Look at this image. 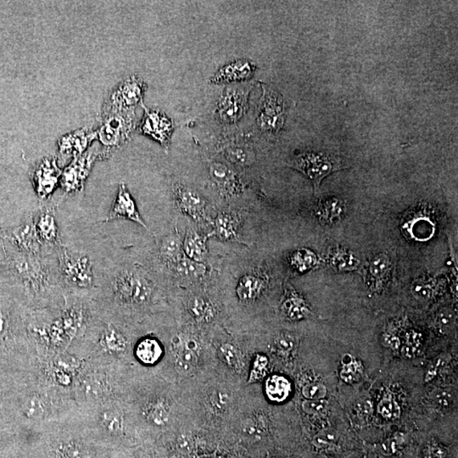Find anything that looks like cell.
Instances as JSON below:
<instances>
[{"mask_svg": "<svg viewBox=\"0 0 458 458\" xmlns=\"http://www.w3.org/2000/svg\"><path fill=\"white\" fill-rule=\"evenodd\" d=\"M36 373L20 380L16 386L12 400L16 427L30 428L54 423L77 407L72 391L44 382Z\"/></svg>", "mask_w": 458, "mask_h": 458, "instance_id": "obj_1", "label": "cell"}, {"mask_svg": "<svg viewBox=\"0 0 458 458\" xmlns=\"http://www.w3.org/2000/svg\"><path fill=\"white\" fill-rule=\"evenodd\" d=\"M135 129L134 110H102L97 137L105 150L102 155L112 153L129 140Z\"/></svg>", "mask_w": 458, "mask_h": 458, "instance_id": "obj_2", "label": "cell"}, {"mask_svg": "<svg viewBox=\"0 0 458 458\" xmlns=\"http://www.w3.org/2000/svg\"><path fill=\"white\" fill-rule=\"evenodd\" d=\"M152 294V284L138 273L122 272L113 281L112 296L117 304L141 308L150 303Z\"/></svg>", "mask_w": 458, "mask_h": 458, "instance_id": "obj_3", "label": "cell"}, {"mask_svg": "<svg viewBox=\"0 0 458 458\" xmlns=\"http://www.w3.org/2000/svg\"><path fill=\"white\" fill-rule=\"evenodd\" d=\"M286 165L308 178L313 183L315 192L320 187L322 180L329 174L346 167L341 159L322 152L297 155Z\"/></svg>", "mask_w": 458, "mask_h": 458, "instance_id": "obj_4", "label": "cell"}, {"mask_svg": "<svg viewBox=\"0 0 458 458\" xmlns=\"http://www.w3.org/2000/svg\"><path fill=\"white\" fill-rule=\"evenodd\" d=\"M10 263L12 272L31 294L39 296L46 290L48 285V272L38 256L20 251L12 257Z\"/></svg>", "mask_w": 458, "mask_h": 458, "instance_id": "obj_5", "label": "cell"}, {"mask_svg": "<svg viewBox=\"0 0 458 458\" xmlns=\"http://www.w3.org/2000/svg\"><path fill=\"white\" fill-rule=\"evenodd\" d=\"M284 122V98L275 90L265 89L256 115V124L259 130L263 133H277L283 129Z\"/></svg>", "mask_w": 458, "mask_h": 458, "instance_id": "obj_6", "label": "cell"}, {"mask_svg": "<svg viewBox=\"0 0 458 458\" xmlns=\"http://www.w3.org/2000/svg\"><path fill=\"white\" fill-rule=\"evenodd\" d=\"M147 85L142 77L133 75L121 81L110 92L102 110H134L142 103Z\"/></svg>", "mask_w": 458, "mask_h": 458, "instance_id": "obj_7", "label": "cell"}, {"mask_svg": "<svg viewBox=\"0 0 458 458\" xmlns=\"http://www.w3.org/2000/svg\"><path fill=\"white\" fill-rule=\"evenodd\" d=\"M60 266L67 284L81 289L93 287L95 277L87 256L63 251L60 256Z\"/></svg>", "mask_w": 458, "mask_h": 458, "instance_id": "obj_8", "label": "cell"}, {"mask_svg": "<svg viewBox=\"0 0 458 458\" xmlns=\"http://www.w3.org/2000/svg\"><path fill=\"white\" fill-rule=\"evenodd\" d=\"M249 89L227 88L216 101V119L223 124H237L248 109Z\"/></svg>", "mask_w": 458, "mask_h": 458, "instance_id": "obj_9", "label": "cell"}, {"mask_svg": "<svg viewBox=\"0 0 458 458\" xmlns=\"http://www.w3.org/2000/svg\"><path fill=\"white\" fill-rule=\"evenodd\" d=\"M102 155L97 149H89L73 161L63 171L60 185L65 193H77L84 189L86 179L89 177L93 163Z\"/></svg>", "mask_w": 458, "mask_h": 458, "instance_id": "obj_10", "label": "cell"}, {"mask_svg": "<svg viewBox=\"0 0 458 458\" xmlns=\"http://www.w3.org/2000/svg\"><path fill=\"white\" fill-rule=\"evenodd\" d=\"M145 115L140 122V132L157 141L169 150L174 131L173 120L159 110L144 107Z\"/></svg>", "mask_w": 458, "mask_h": 458, "instance_id": "obj_11", "label": "cell"}, {"mask_svg": "<svg viewBox=\"0 0 458 458\" xmlns=\"http://www.w3.org/2000/svg\"><path fill=\"white\" fill-rule=\"evenodd\" d=\"M63 171L55 157L44 158L36 166L32 180L37 195L42 199L51 197L60 180Z\"/></svg>", "mask_w": 458, "mask_h": 458, "instance_id": "obj_12", "label": "cell"}, {"mask_svg": "<svg viewBox=\"0 0 458 458\" xmlns=\"http://www.w3.org/2000/svg\"><path fill=\"white\" fill-rule=\"evenodd\" d=\"M1 233L20 251L34 256H38L40 252L42 240L39 238L34 218H30L15 228L2 229Z\"/></svg>", "mask_w": 458, "mask_h": 458, "instance_id": "obj_13", "label": "cell"}, {"mask_svg": "<svg viewBox=\"0 0 458 458\" xmlns=\"http://www.w3.org/2000/svg\"><path fill=\"white\" fill-rule=\"evenodd\" d=\"M174 195L178 209L192 218L199 220L206 216V200L197 191L177 183L174 185Z\"/></svg>", "mask_w": 458, "mask_h": 458, "instance_id": "obj_14", "label": "cell"}, {"mask_svg": "<svg viewBox=\"0 0 458 458\" xmlns=\"http://www.w3.org/2000/svg\"><path fill=\"white\" fill-rule=\"evenodd\" d=\"M115 219H128L133 221V222L141 225L142 227L149 230L148 226H147L145 221L143 220L140 211H138L136 204H135L132 195H131L128 188H126L124 183H121L119 186L117 198L115 199L113 207L106 221L109 222V221Z\"/></svg>", "mask_w": 458, "mask_h": 458, "instance_id": "obj_15", "label": "cell"}, {"mask_svg": "<svg viewBox=\"0 0 458 458\" xmlns=\"http://www.w3.org/2000/svg\"><path fill=\"white\" fill-rule=\"evenodd\" d=\"M210 175L216 189L224 197H232L243 190V183L239 176L223 163L215 162L211 164Z\"/></svg>", "mask_w": 458, "mask_h": 458, "instance_id": "obj_16", "label": "cell"}, {"mask_svg": "<svg viewBox=\"0 0 458 458\" xmlns=\"http://www.w3.org/2000/svg\"><path fill=\"white\" fill-rule=\"evenodd\" d=\"M256 67L249 60H237L221 67L211 77L212 84H230L251 79Z\"/></svg>", "mask_w": 458, "mask_h": 458, "instance_id": "obj_17", "label": "cell"}, {"mask_svg": "<svg viewBox=\"0 0 458 458\" xmlns=\"http://www.w3.org/2000/svg\"><path fill=\"white\" fill-rule=\"evenodd\" d=\"M392 270V263L387 254L380 253L369 261L367 272V282L369 289L373 292H379L390 279Z\"/></svg>", "mask_w": 458, "mask_h": 458, "instance_id": "obj_18", "label": "cell"}, {"mask_svg": "<svg viewBox=\"0 0 458 458\" xmlns=\"http://www.w3.org/2000/svg\"><path fill=\"white\" fill-rule=\"evenodd\" d=\"M96 138L97 131L87 129L65 135L58 143L60 152L63 155H72L74 158L79 157Z\"/></svg>", "mask_w": 458, "mask_h": 458, "instance_id": "obj_19", "label": "cell"}, {"mask_svg": "<svg viewBox=\"0 0 458 458\" xmlns=\"http://www.w3.org/2000/svg\"><path fill=\"white\" fill-rule=\"evenodd\" d=\"M163 347L157 338L145 337L138 341L134 346L133 355L138 362L145 366H154L161 361Z\"/></svg>", "mask_w": 458, "mask_h": 458, "instance_id": "obj_20", "label": "cell"}, {"mask_svg": "<svg viewBox=\"0 0 458 458\" xmlns=\"http://www.w3.org/2000/svg\"><path fill=\"white\" fill-rule=\"evenodd\" d=\"M267 280L263 274L248 273L241 277L237 285L236 293L239 299L244 302L255 301L263 292Z\"/></svg>", "mask_w": 458, "mask_h": 458, "instance_id": "obj_21", "label": "cell"}, {"mask_svg": "<svg viewBox=\"0 0 458 458\" xmlns=\"http://www.w3.org/2000/svg\"><path fill=\"white\" fill-rule=\"evenodd\" d=\"M171 409L169 404L163 398L147 400L142 408V415L147 423L155 427H163L169 423Z\"/></svg>", "mask_w": 458, "mask_h": 458, "instance_id": "obj_22", "label": "cell"}, {"mask_svg": "<svg viewBox=\"0 0 458 458\" xmlns=\"http://www.w3.org/2000/svg\"><path fill=\"white\" fill-rule=\"evenodd\" d=\"M282 310L284 316L292 321H300L310 315V310L304 298L292 288L286 292Z\"/></svg>", "mask_w": 458, "mask_h": 458, "instance_id": "obj_23", "label": "cell"}, {"mask_svg": "<svg viewBox=\"0 0 458 458\" xmlns=\"http://www.w3.org/2000/svg\"><path fill=\"white\" fill-rule=\"evenodd\" d=\"M346 204L337 197H329L320 200L316 209L318 220L322 223L334 224L341 220L346 212Z\"/></svg>", "mask_w": 458, "mask_h": 458, "instance_id": "obj_24", "label": "cell"}, {"mask_svg": "<svg viewBox=\"0 0 458 458\" xmlns=\"http://www.w3.org/2000/svg\"><path fill=\"white\" fill-rule=\"evenodd\" d=\"M239 227L240 222L236 216L220 214L215 220L214 234L220 240L240 242Z\"/></svg>", "mask_w": 458, "mask_h": 458, "instance_id": "obj_25", "label": "cell"}, {"mask_svg": "<svg viewBox=\"0 0 458 458\" xmlns=\"http://www.w3.org/2000/svg\"><path fill=\"white\" fill-rule=\"evenodd\" d=\"M36 227L41 240L50 244H59L58 226L53 211L45 210L41 212L36 221Z\"/></svg>", "mask_w": 458, "mask_h": 458, "instance_id": "obj_26", "label": "cell"}, {"mask_svg": "<svg viewBox=\"0 0 458 458\" xmlns=\"http://www.w3.org/2000/svg\"><path fill=\"white\" fill-rule=\"evenodd\" d=\"M183 249L188 259L202 263L207 255L206 237L197 232L188 230L183 242Z\"/></svg>", "mask_w": 458, "mask_h": 458, "instance_id": "obj_27", "label": "cell"}, {"mask_svg": "<svg viewBox=\"0 0 458 458\" xmlns=\"http://www.w3.org/2000/svg\"><path fill=\"white\" fill-rule=\"evenodd\" d=\"M159 254L165 263L174 265L183 256V242L177 233L165 237L159 245Z\"/></svg>", "mask_w": 458, "mask_h": 458, "instance_id": "obj_28", "label": "cell"}, {"mask_svg": "<svg viewBox=\"0 0 458 458\" xmlns=\"http://www.w3.org/2000/svg\"><path fill=\"white\" fill-rule=\"evenodd\" d=\"M292 383L281 375H273L266 382V394L271 402L281 403L285 402L292 393Z\"/></svg>", "mask_w": 458, "mask_h": 458, "instance_id": "obj_29", "label": "cell"}, {"mask_svg": "<svg viewBox=\"0 0 458 458\" xmlns=\"http://www.w3.org/2000/svg\"><path fill=\"white\" fill-rule=\"evenodd\" d=\"M173 349L176 369L179 373L189 374L195 369L196 365H197L199 353L187 349L186 347L182 346L178 341L174 342Z\"/></svg>", "mask_w": 458, "mask_h": 458, "instance_id": "obj_30", "label": "cell"}, {"mask_svg": "<svg viewBox=\"0 0 458 458\" xmlns=\"http://www.w3.org/2000/svg\"><path fill=\"white\" fill-rule=\"evenodd\" d=\"M341 365L339 376L344 382L351 384L359 381L363 372L361 362L358 361L353 355L346 353L341 358Z\"/></svg>", "mask_w": 458, "mask_h": 458, "instance_id": "obj_31", "label": "cell"}, {"mask_svg": "<svg viewBox=\"0 0 458 458\" xmlns=\"http://www.w3.org/2000/svg\"><path fill=\"white\" fill-rule=\"evenodd\" d=\"M329 263L339 271H351L358 268L360 261L353 253L346 251L345 249L337 248L331 253Z\"/></svg>", "mask_w": 458, "mask_h": 458, "instance_id": "obj_32", "label": "cell"}, {"mask_svg": "<svg viewBox=\"0 0 458 458\" xmlns=\"http://www.w3.org/2000/svg\"><path fill=\"white\" fill-rule=\"evenodd\" d=\"M189 312L199 322H209L215 316V308L211 302L198 296L190 301Z\"/></svg>", "mask_w": 458, "mask_h": 458, "instance_id": "obj_33", "label": "cell"}, {"mask_svg": "<svg viewBox=\"0 0 458 458\" xmlns=\"http://www.w3.org/2000/svg\"><path fill=\"white\" fill-rule=\"evenodd\" d=\"M268 420L264 415L257 414L248 419L243 424L244 435L252 439L260 440L268 435Z\"/></svg>", "mask_w": 458, "mask_h": 458, "instance_id": "obj_34", "label": "cell"}, {"mask_svg": "<svg viewBox=\"0 0 458 458\" xmlns=\"http://www.w3.org/2000/svg\"><path fill=\"white\" fill-rule=\"evenodd\" d=\"M174 266H175L176 271L179 275L183 277H189V279L202 277L207 272L206 266L202 263L191 260L185 256Z\"/></svg>", "mask_w": 458, "mask_h": 458, "instance_id": "obj_35", "label": "cell"}, {"mask_svg": "<svg viewBox=\"0 0 458 458\" xmlns=\"http://www.w3.org/2000/svg\"><path fill=\"white\" fill-rule=\"evenodd\" d=\"M290 265L298 272L308 271L318 263V259L313 251L308 249H298L294 254L290 256Z\"/></svg>", "mask_w": 458, "mask_h": 458, "instance_id": "obj_36", "label": "cell"}, {"mask_svg": "<svg viewBox=\"0 0 458 458\" xmlns=\"http://www.w3.org/2000/svg\"><path fill=\"white\" fill-rule=\"evenodd\" d=\"M423 336L419 331L411 329L405 334L404 343L400 346V353L404 358L414 359L419 353L422 346Z\"/></svg>", "mask_w": 458, "mask_h": 458, "instance_id": "obj_37", "label": "cell"}, {"mask_svg": "<svg viewBox=\"0 0 458 458\" xmlns=\"http://www.w3.org/2000/svg\"><path fill=\"white\" fill-rule=\"evenodd\" d=\"M378 412L386 420H395L400 418L402 410L398 400L391 393H384L378 403Z\"/></svg>", "mask_w": 458, "mask_h": 458, "instance_id": "obj_38", "label": "cell"}, {"mask_svg": "<svg viewBox=\"0 0 458 458\" xmlns=\"http://www.w3.org/2000/svg\"><path fill=\"white\" fill-rule=\"evenodd\" d=\"M411 292L415 299L419 301H428L436 294V281L432 279H419L414 282Z\"/></svg>", "mask_w": 458, "mask_h": 458, "instance_id": "obj_39", "label": "cell"}, {"mask_svg": "<svg viewBox=\"0 0 458 458\" xmlns=\"http://www.w3.org/2000/svg\"><path fill=\"white\" fill-rule=\"evenodd\" d=\"M337 433L331 428L322 429L313 437V444L321 451H334L337 447Z\"/></svg>", "mask_w": 458, "mask_h": 458, "instance_id": "obj_40", "label": "cell"}, {"mask_svg": "<svg viewBox=\"0 0 458 458\" xmlns=\"http://www.w3.org/2000/svg\"><path fill=\"white\" fill-rule=\"evenodd\" d=\"M228 161L239 166H249L253 162L251 150L241 145H231L225 150Z\"/></svg>", "mask_w": 458, "mask_h": 458, "instance_id": "obj_41", "label": "cell"}, {"mask_svg": "<svg viewBox=\"0 0 458 458\" xmlns=\"http://www.w3.org/2000/svg\"><path fill=\"white\" fill-rule=\"evenodd\" d=\"M456 322V315L452 309L445 308L436 313L433 326L441 334H447L451 331Z\"/></svg>", "mask_w": 458, "mask_h": 458, "instance_id": "obj_42", "label": "cell"}, {"mask_svg": "<svg viewBox=\"0 0 458 458\" xmlns=\"http://www.w3.org/2000/svg\"><path fill=\"white\" fill-rule=\"evenodd\" d=\"M223 361L235 370L240 371L244 367L242 355L238 349L230 344H224L220 348Z\"/></svg>", "mask_w": 458, "mask_h": 458, "instance_id": "obj_43", "label": "cell"}, {"mask_svg": "<svg viewBox=\"0 0 458 458\" xmlns=\"http://www.w3.org/2000/svg\"><path fill=\"white\" fill-rule=\"evenodd\" d=\"M407 443V436L404 433L398 432L388 437L380 445V452L384 456H392L400 451Z\"/></svg>", "mask_w": 458, "mask_h": 458, "instance_id": "obj_44", "label": "cell"}, {"mask_svg": "<svg viewBox=\"0 0 458 458\" xmlns=\"http://www.w3.org/2000/svg\"><path fill=\"white\" fill-rule=\"evenodd\" d=\"M451 360V355L447 353H443L437 355L436 358H433L431 362L428 363L426 371H425L424 374V382L431 383L435 379L437 376L440 373V371L443 370V367L447 364Z\"/></svg>", "mask_w": 458, "mask_h": 458, "instance_id": "obj_45", "label": "cell"}, {"mask_svg": "<svg viewBox=\"0 0 458 458\" xmlns=\"http://www.w3.org/2000/svg\"><path fill=\"white\" fill-rule=\"evenodd\" d=\"M268 359L264 355H257L251 369V375H249V382L254 383L260 381L263 379L266 374L268 373Z\"/></svg>", "mask_w": 458, "mask_h": 458, "instance_id": "obj_46", "label": "cell"}, {"mask_svg": "<svg viewBox=\"0 0 458 458\" xmlns=\"http://www.w3.org/2000/svg\"><path fill=\"white\" fill-rule=\"evenodd\" d=\"M328 394L327 387L321 382H310L302 388V395L308 400H322Z\"/></svg>", "mask_w": 458, "mask_h": 458, "instance_id": "obj_47", "label": "cell"}, {"mask_svg": "<svg viewBox=\"0 0 458 458\" xmlns=\"http://www.w3.org/2000/svg\"><path fill=\"white\" fill-rule=\"evenodd\" d=\"M296 339L292 334L282 333L275 339V347L277 353L287 355L296 348Z\"/></svg>", "mask_w": 458, "mask_h": 458, "instance_id": "obj_48", "label": "cell"}, {"mask_svg": "<svg viewBox=\"0 0 458 458\" xmlns=\"http://www.w3.org/2000/svg\"><path fill=\"white\" fill-rule=\"evenodd\" d=\"M447 457L448 451L447 447H444L438 441L432 440L425 445L423 458H447Z\"/></svg>", "mask_w": 458, "mask_h": 458, "instance_id": "obj_49", "label": "cell"}, {"mask_svg": "<svg viewBox=\"0 0 458 458\" xmlns=\"http://www.w3.org/2000/svg\"><path fill=\"white\" fill-rule=\"evenodd\" d=\"M327 407V403L322 400H306L302 403V409L308 414H319Z\"/></svg>", "mask_w": 458, "mask_h": 458, "instance_id": "obj_50", "label": "cell"}, {"mask_svg": "<svg viewBox=\"0 0 458 458\" xmlns=\"http://www.w3.org/2000/svg\"><path fill=\"white\" fill-rule=\"evenodd\" d=\"M229 403V398L223 392H215L210 398V403L212 408L216 412H223L227 408Z\"/></svg>", "mask_w": 458, "mask_h": 458, "instance_id": "obj_51", "label": "cell"}, {"mask_svg": "<svg viewBox=\"0 0 458 458\" xmlns=\"http://www.w3.org/2000/svg\"><path fill=\"white\" fill-rule=\"evenodd\" d=\"M383 341L387 348L392 351H398L400 348V346H402V342H400L398 335L393 332V331L384 334Z\"/></svg>", "mask_w": 458, "mask_h": 458, "instance_id": "obj_52", "label": "cell"}, {"mask_svg": "<svg viewBox=\"0 0 458 458\" xmlns=\"http://www.w3.org/2000/svg\"><path fill=\"white\" fill-rule=\"evenodd\" d=\"M437 403H439L441 407H447L449 405V395L447 392L440 391L438 392V394L436 395Z\"/></svg>", "mask_w": 458, "mask_h": 458, "instance_id": "obj_53", "label": "cell"}, {"mask_svg": "<svg viewBox=\"0 0 458 458\" xmlns=\"http://www.w3.org/2000/svg\"><path fill=\"white\" fill-rule=\"evenodd\" d=\"M273 458H289V457H285V456H282V455H280V456H275V457H273Z\"/></svg>", "mask_w": 458, "mask_h": 458, "instance_id": "obj_54", "label": "cell"}, {"mask_svg": "<svg viewBox=\"0 0 458 458\" xmlns=\"http://www.w3.org/2000/svg\"><path fill=\"white\" fill-rule=\"evenodd\" d=\"M204 458H214V457H204Z\"/></svg>", "mask_w": 458, "mask_h": 458, "instance_id": "obj_55", "label": "cell"}, {"mask_svg": "<svg viewBox=\"0 0 458 458\" xmlns=\"http://www.w3.org/2000/svg\"><path fill=\"white\" fill-rule=\"evenodd\" d=\"M228 458H235V457H228Z\"/></svg>", "mask_w": 458, "mask_h": 458, "instance_id": "obj_56", "label": "cell"}, {"mask_svg": "<svg viewBox=\"0 0 458 458\" xmlns=\"http://www.w3.org/2000/svg\"><path fill=\"white\" fill-rule=\"evenodd\" d=\"M366 458H371V457H366Z\"/></svg>", "mask_w": 458, "mask_h": 458, "instance_id": "obj_57", "label": "cell"}]
</instances>
